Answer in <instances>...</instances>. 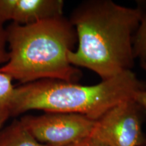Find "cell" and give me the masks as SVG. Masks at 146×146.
<instances>
[{"label": "cell", "instance_id": "cell-1", "mask_svg": "<svg viewBox=\"0 0 146 146\" xmlns=\"http://www.w3.org/2000/svg\"><path fill=\"white\" fill-rule=\"evenodd\" d=\"M146 12V3L126 7L112 0H87L68 18L75 29L78 47L68 53L75 67L89 69L102 81L131 70L135 64L133 38Z\"/></svg>", "mask_w": 146, "mask_h": 146}, {"label": "cell", "instance_id": "cell-2", "mask_svg": "<svg viewBox=\"0 0 146 146\" xmlns=\"http://www.w3.org/2000/svg\"><path fill=\"white\" fill-rule=\"evenodd\" d=\"M8 60L0 71L22 85L43 79L76 83L81 76L67 55L77 43L74 27L64 16L6 28Z\"/></svg>", "mask_w": 146, "mask_h": 146}, {"label": "cell", "instance_id": "cell-3", "mask_svg": "<svg viewBox=\"0 0 146 146\" xmlns=\"http://www.w3.org/2000/svg\"><path fill=\"white\" fill-rule=\"evenodd\" d=\"M145 89L146 83L132 70L94 85L40 80L15 87L12 117L37 110L45 113L80 114L97 120L110 109Z\"/></svg>", "mask_w": 146, "mask_h": 146}, {"label": "cell", "instance_id": "cell-4", "mask_svg": "<svg viewBox=\"0 0 146 146\" xmlns=\"http://www.w3.org/2000/svg\"><path fill=\"white\" fill-rule=\"evenodd\" d=\"M145 112L133 98L121 102L96 120L91 137L108 146H142Z\"/></svg>", "mask_w": 146, "mask_h": 146}, {"label": "cell", "instance_id": "cell-5", "mask_svg": "<svg viewBox=\"0 0 146 146\" xmlns=\"http://www.w3.org/2000/svg\"><path fill=\"white\" fill-rule=\"evenodd\" d=\"M21 122L37 141L47 146H72L89 137L96 120L70 113L28 115Z\"/></svg>", "mask_w": 146, "mask_h": 146}, {"label": "cell", "instance_id": "cell-6", "mask_svg": "<svg viewBox=\"0 0 146 146\" xmlns=\"http://www.w3.org/2000/svg\"><path fill=\"white\" fill-rule=\"evenodd\" d=\"M62 0H15L12 23L21 25L63 16Z\"/></svg>", "mask_w": 146, "mask_h": 146}, {"label": "cell", "instance_id": "cell-7", "mask_svg": "<svg viewBox=\"0 0 146 146\" xmlns=\"http://www.w3.org/2000/svg\"><path fill=\"white\" fill-rule=\"evenodd\" d=\"M0 146H47L36 139L21 120H14L0 130Z\"/></svg>", "mask_w": 146, "mask_h": 146}, {"label": "cell", "instance_id": "cell-8", "mask_svg": "<svg viewBox=\"0 0 146 146\" xmlns=\"http://www.w3.org/2000/svg\"><path fill=\"white\" fill-rule=\"evenodd\" d=\"M13 80L8 75L0 71V130L12 117V100L15 87Z\"/></svg>", "mask_w": 146, "mask_h": 146}, {"label": "cell", "instance_id": "cell-9", "mask_svg": "<svg viewBox=\"0 0 146 146\" xmlns=\"http://www.w3.org/2000/svg\"><path fill=\"white\" fill-rule=\"evenodd\" d=\"M133 52L135 60L146 64V12L133 35Z\"/></svg>", "mask_w": 146, "mask_h": 146}, {"label": "cell", "instance_id": "cell-10", "mask_svg": "<svg viewBox=\"0 0 146 146\" xmlns=\"http://www.w3.org/2000/svg\"><path fill=\"white\" fill-rule=\"evenodd\" d=\"M8 60V41L6 28L4 24L0 22V68L3 66Z\"/></svg>", "mask_w": 146, "mask_h": 146}, {"label": "cell", "instance_id": "cell-11", "mask_svg": "<svg viewBox=\"0 0 146 146\" xmlns=\"http://www.w3.org/2000/svg\"><path fill=\"white\" fill-rule=\"evenodd\" d=\"M140 65H141V68L143 69V70L146 72V64ZM133 99L135 100L138 104H139L141 106H143L146 110V89L138 91V92L134 96ZM142 146H146V137L145 139V141H144V143Z\"/></svg>", "mask_w": 146, "mask_h": 146}, {"label": "cell", "instance_id": "cell-12", "mask_svg": "<svg viewBox=\"0 0 146 146\" xmlns=\"http://www.w3.org/2000/svg\"><path fill=\"white\" fill-rule=\"evenodd\" d=\"M72 146H108L102 142L98 141L96 139L89 137L85 139L79 143L75 144Z\"/></svg>", "mask_w": 146, "mask_h": 146}]
</instances>
